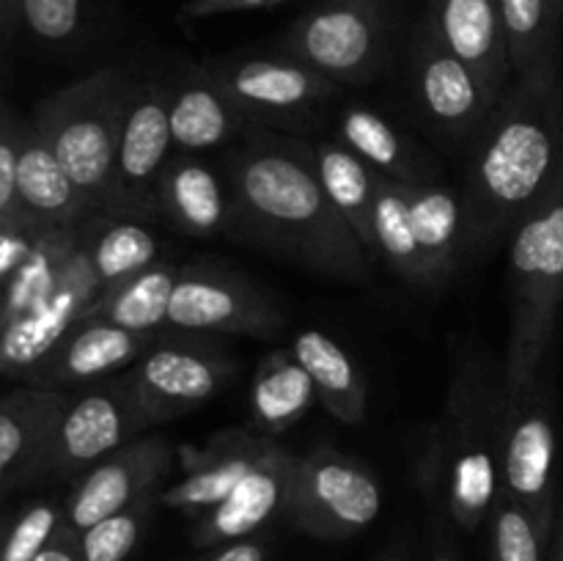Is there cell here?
<instances>
[{
  "label": "cell",
  "instance_id": "obj_1",
  "mask_svg": "<svg viewBox=\"0 0 563 561\" xmlns=\"http://www.w3.org/2000/svg\"><path fill=\"white\" fill-rule=\"evenodd\" d=\"M225 182L236 234L258 237L330 278L361 284L372 275L374 256L324 193L306 141L247 127L225 154Z\"/></svg>",
  "mask_w": 563,
  "mask_h": 561
},
{
  "label": "cell",
  "instance_id": "obj_2",
  "mask_svg": "<svg viewBox=\"0 0 563 561\" xmlns=\"http://www.w3.org/2000/svg\"><path fill=\"white\" fill-rule=\"evenodd\" d=\"M563 174V91L559 61L511 80L473 138L462 207L465 253L511 237Z\"/></svg>",
  "mask_w": 563,
  "mask_h": 561
},
{
  "label": "cell",
  "instance_id": "obj_3",
  "mask_svg": "<svg viewBox=\"0 0 563 561\" xmlns=\"http://www.w3.org/2000/svg\"><path fill=\"white\" fill-rule=\"evenodd\" d=\"M500 416L504 374L489 366L487 355L465 352L418 468L423 495L443 501L465 531H476L500 493Z\"/></svg>",
  "mask_w": 563,
  "mask_h": 561
},
{
  "label": "cell",
  "instance_id": "obj_4",
  "mask_svg": "<svg viewBox=\"0 0 563 561\" xmlns=\"http://www.w3.org/2000/svg\"><path fill=\"white\" fill-rule=\"evenodd\" d=\"M509 297L511 330L500 366L504 394L531 383L553 350L563 302V174L511 231Z\"/></svg>",
  "mask_w": 563,
  "mask_h": 561
},
{
  "label": "cell",
  "instance_id": "obj_5",
  "mask_svg": "<svg viewBox=\"0 0 563 561\" xmlns=\"http://www.w3.org/2000/svg\"><path fill=\"white\" fill-rule=\"evenodd\" d=\"M132 86L121 69H99L38 110L36 130L47 138L93 215H110L115 152Z\"/></svg>",
  "mask_w": 563,
  "mask_h": 561
},
{
  "label": "cell",
  "instance_id": "obj_6",
  "mask_svg": "<svg viewBox=\"0 0 563 561\" xmlns=\"http://www.w3.org/2000/svg\"><path fill=\"white\" fill-rule=\"evenodd\" d=\"M555 372L548 358L531 383L504 394L500 416V493L531 512L548 539L555 528Z\"/></svg>",
  "mask_w": 563,
  "mask_h": 561
},
{
  "label": "cell",
  "instance_id": "obj_7",
  "mask_svg": "<svg viewBox=\"0 0 563 561\" xmlns=\"http://www.w3.org/2000/svg\"><path fill=\"white\" fill-rule=\"evenodd\" d=\"M390 0H322L280 38L289 58L339 86L363 82L388 61Z\"/></svg>",
  "mask_w": 563,
  "mask_h": 561
},
{
  "label": "cell",
  "instance_id": "obj_8",
  "mask_svg": "<svg viewBox=\"0 0 563 561\" xmlns=\"http://www.w3.org/2000/svg\"><path fill=\"white\" fill-rule=\"evenodd\" d=\"M383 490L374 473L335 446L319 443L295 457L284 520L317 539H350L379 515Z\"/></svg>",
  "mask_w": 563,
  "mask_h": 561
},
{
  "label": "cell",
  "instance_id": "obj_9",
  "mask_svg": "<svg viewBox=\"0 0 563 561\" xmlns=\"http://www.w3.org/2000/svg\"><path fill=\"white\" fill-rule=\"evenodd\" d=\"M231 374L234 358L220 341L179 330V336L154 341L126 377L146 427H157L218 396Z\"/></svg>",
  "mask_w": 563,
  "mask_h": 561
},
{
  "label": "cell",
  "instance_id": "obj_10",
  "mask_svg": "<svg viewBox=\"0 0 563 561\" xmlns=\"http://www.w3.org/2000/svg\"><path fill=\"white\" fill-rule=\"evenodd\" d=\"M146 429L132 399L130 377L97 385L77 399L69 396L33 476H82Z\"/></svg>",
  "mask_w": 563,
  "mask_h": 561
},
{
  "label": "cell",
  "instance_id": "obj_11",
  "mask_svg": "<svg viewBox=\"0 0 563 561\" xmlns=\"http://www.w3.org/2000/svg\"><path fill=\"white\" fill-rule=\"evenodd\" d=\"M201 66L223 88L247 127L262 130L306 121L339 94V82L289 55L207 61Z\"/></svg>",
  "mask_w": 563,
  "mask_h": 561
},
{
  "label": "cell",
  "instance_id": "obj_12",
  "mask_svg": "<svg viewBox=\"0 0 563 561\" xmlns=\"http://www.w3.org/2000/svg\"><path fill=\"white\" fill-rule=\"evenodd\" d=\"M170 157L168 86L135 82L121 121L110 215L148 218V212H157V182Z\"/></svg>",
  "mask_w": 563,
  "mask_h": 561
},
{
  "label": "cell",
  "instance_id": "obj_13",
  "mask_svg": "<svg viewBox=\"0 0 563 561\" xmlns=\"http://www.w3.org/2000/svg\"><path fill=\"white\" fill-rule=\"evenodd\" d=\"M168 328L185 333L256 336L273 339L284 330V314L264 292L225 270L179 267L168 308Z\"/></svg>",
  "mask_w": 563,
  "mask_h": 561
},
{
  "label": "cell",
  "instance_id": "obj_14",
  "mask_svg": "<svg viewBox=\"0 0 563 561\" xmlns=\"http://www.w3.org/2000/svg\"><path fill=\"white\" fill-rule=\"evenodd\" d=\"M176 468V446L163 435L130 440L86 471L64 504V526L82 534L93 522L159 493Z\"/></svg>",
  "mask_w": 563,
  "mask_h": 561
},
{
  "label": "cell",
  "instance_id": "obj_15",
  "mask_svg": "<svg viewBox=\"0 0 563 561\" xmlns=\"http://www.w3.org/2000/svg\"><path fill=\"white\" fill-rule=\"evenodd\" d=\"M410 80L423 116L454 141H473L498 105L471 66L445 47L427 14L412 33Z\"/></svg>",
  "mask_w": 563,
  "mask_h": 561
},
{
  "label": "cell",
  "instance_id": "obj_16",
  "mask_svg": "<svg viewBox=\"0 0 563 561\" xmlns=\"http://www.w3.org/2000/svg\"><path fill=\"white\" fill-rule=\"evenodd\" d=\"M295 457L278 438L269 440L251 473L220 504L196 517L192 544L214 550L236 539L256 537L273 517H284Z\"/></svg>",
  "mask_w": 563,
  "mask_h": 561
},
{
  "label": "cell",
  "instance_id": "obj_17",
  "mask_svg": "<svg viewBox=\"0 0 563 561\" xmlns=\"http://www.w3.org/2000/svg\"><path fill=\"white\" fill-rule=\"evenodd\" d=\"M427 16L445 47L465 61L489 97L500 102L515 72L498 0H429Z\"/></svg>",
  "mask_w": 563,
  "mask_h": 561
},
{
  "label": "cell",
  "instance_id": "obj_18",
  "mask_svg": "<svg viewBox=\"0 0 563 561\" xmlns=\"http://www.w3.org/2000/svg\"><path fill=\"white\" fill-rule=\"evenodd\" d=\"M154 341L157 333H135L104 319H77L69 333L53 346V352L33 369L36 388L64 391L69 385L91 383L104 374L119 372L135 363Z\"/></svg>",
  "mask_w": 563,
  "mask_h": 561
},
{
  "label": "cell",
  "instance_id": "obj_19",
  "mask_svg": "<svg viewBox=\"0 0 563 561\" xmlns=\"http://www.w3.org/2000/svg\"><path fill=\"white\" fill-rule=\"evenodd\" d=\"M269 440L273 438L256 429H229L214 435L201 451H196L185 476L159 490V506L192 517L203 515L251 473Z\"/></svg>",
  "mask_w": 563,
  "mask_h": 561
},
{
  "label": "cell",
  "instance_id": "obj_20",
  "mask_svg": "<svg viewBox=\"0 0 563 561\" xmlns=\"http://www.w3.org/2000/svg\"><path fill=\"white\" fill-rule=\"evenodd\" d=\"M16 209L36 229H77L86 223L91 207L80 187L71 182L47 138L25 127L16 160Z\"/></svg>",
  "mask_w": 563,
  "mask_h": 561
},
{
  "label": "cell",
  "instance_id": "obj_21",
  "mask_svg": "<svg viewBox=\"0 0 563 561\" xmlns=\"http://www.w3.org/2000/svg\"><path fill=\"white\" fill-rule=\"evenodd\" d=\"M157 212L192 237L236 234V212L229 187L196 154L168 160L157 182Z\"/></svg>",
  "mask_w": 563,
  "mask_h": 561
},
{
  "label": "cell",
  "instance_id": "obj_22",
  "mask_svg": "<svg viewBox=\"0 0 563 561\" xmlns=\"http://www.w3.org/2000/svg\"><path fill=\"white\" fill-rule=\"evenodd\" d=\"M168 121L179 154L220 148L247 130V121L201 64L168 86Z\"/></svg>",
  "mask_w": 563,
  "mask_h": 561
},
{
  "label": "cell",
  "instance_id": "obj_23",
  "mask_svg": "<svg viewBox=\"0 0 563 561\" xmlns=\"http://www.w3.org/2000/svg\"><path fill=\"white\" fill-rule=\"evenodd\" d=\"M339 141L355 152L374 174L388 176L401 185L440 182V168L434 160L377 110L346 105L339 116Z\"/></svg>",
  "mask_w": 563,
  "mask_h": 561
},
{
  "label": "cell",
  "instance_id": "obj_24",
  "mask_svg": "<svg viewBox=\"0 0 563 561\" xmlns=\"http://www.w3.org/2000/svg\"><path fill=\"white\" fill-rule=\"evenodd\" d=\"M66 402L69 394L47 388H22L0 402V490L36 473Z\"/></svg>",
  "mask_w": 563,
  "mask_h": 561
},
{
  "label": "cell",
  "instance_id": "obj_25",
  "mask_svg": "<svg viewBox=\"0 0 563 561\" xmlns=\"http://www.w3.org/2000/svg\"><path fill=\"white\" fill-rule=\"evenodd\" d=\"M407 198H410L418 248L427 264L429 289H434L449 280L465 253L462 193L451 190L443 182H429V185H407Z\"/></svg>",
  "mask_w": 563,
  "mask_h": 561
},
{
  "label": "cell",
  "instance_id": "obj_26",
  "mask_svg": "<svg viewBox=\"0 0 563 561\" xmlns=\"http://www.w3.org/2000/svg\"><path fill=\"white\" fill-rule=\"evenodd\" d=\"M291 352L311 377L317 399L335 421L361 424L366 418V383L339 341L322 330H302L291 341Z\"/></svg>",
  "mask_w": 563,
  "mask_h": 561
},
{
  "label": "cell",
  "instance_id": "obj_27",
  "mask_svg": "<svg viewBox=\"0 0 563 561\" xmlns=\"http://www.w3.org/2000/svg\"><path fill=\"white\" fill-rule=\"evenodd\" d=\"M313 402L317 391L291 346L267 352L258 361L251 385V413L256 432L278 438L311 410Z\"/></svg>",
  "mask_w": 563,
  "mask_h": 561
},
{
  "label": "cell",
  "instance_id": "obj_28",
  "mask_svg": "<svg viewBox=\"0 0 563 561\" xmlns=\"http://www.w3.org/2000/svg\"><path fill=\"white\" fill-rule=\"evenodd\" d=\"M176 280H179V267L170 262H157L99 292V297L88 306L82 317L104 319V322L119 324V328L154 336L168 324V308Z\"/></svg>",
  "mask_w": 563,
  "mask_h": 561
},
{
  "label": "cell",
  "instance_id": "obj_29",
  "mask_svg": "<svg viewBox=\"0 0 563 561\" xmlns=\"http://www.w3.org/2000/svg\"><path fill=\"white\" fill-rule=\"evenodd\" d=\"M313 165L324 193L339 209L341 218L350 223L357 240L377 256L374 242V201H377V182L374 170L341 141H322L313 146Z\"/></svg>",
  "mask_w": 563,
  "mask_h": 561
},
{
  "label": "cell",
  "instance_id": "obj_30",
  "mask_svg": "<svg viewBox=\"0 0 563 561\" xmlns=\"http://www.w3.org/2000/svg\"><path fill=\"white\" fill-rule=\"evenodd\" d=\"M82 245L93 278L102 289L159 262L157 237L135 218L121 215H104V220H99L88 237L82 234Z\"/></svg>",
  "mask_w": 563,
  "mask_h": 561
},
{
  "label": "cell",
  "instance_id": "obj_31",
  "mask_svg": "<svg viewBox=\"0 0 563 561\" xmlns=\"http://www.w3.org/2000/svg\"><path fill=\"white\" fill-rule=\"evenodd\" d=\"M374 182H377V201H374V242H377V256H383L388 262V267L394 273H399L407 284L429 289L427 264H423L421 248H418L407 185L379 174H374Z\"/></svg>",
  "mask_w": 563,
  "mask_h": 561
},
{
  "label": "cell",
  "instance_id": "obj_32",
  "mask_svg": "<svg viewBox=\"0 0 563 561\" xmlns=\"http://www.w3.org/2000/svg\"><path fill=\"white\" fill-rule=\"evenodd\" d=\"M515 77L555 64L561 16L550 0H498Z\"/></svg>",
  "mask_w": 563,
  "mask_h": 561
},
{
  "label": "cell",
  "instance_id": "obj_33",
  "mask_svg": "<svg viewBox=\"0 0 563 561\" xmlns=\"http://www.w3.org/2000/svg\"><path fill=\"white\" fill-rule=\"evenodd\" d=\"M159 506V493L135 501L126 509L93 522L82 534H77L82 561H130L141 542L143 531L152 522L154 509Z\"/></svg>",
  "mask_w": 563,
  "mask_h": 561
},
{
  "label": "cell",
  "instance_id": "obj_34",
  "mask_svg": "<svg viewBox=\"0 0 563 561\" xmlns=\"http://www.w3.org/2000/svg\"><path fill=\"white\" fill-rule=\"evenodd\" d=\"M493 531V561H548L550 539L539 531L531 512L522 509L509 495L498 493L489 512Z\"/></svg>",
  "mask_w": 563,
  "mask_h": 561
},
{
  "label": "cell",
  "instance_id": "obj_35",
  "mask_svg": "<svg viewBox=\"0 0 563 561\" xmlns=\"http://www.w3.org/2000/svg\"><path fill=\"white\" fill-rule=\"evenodd\" d=\"M64 526V506L49 501L33 504L9 526L0 548V561H33Z\"/></svg>",
  "mask_w": 563,
  "mask_h": 561
},
{
  "label": "cell",
  "instance_id": "obj_36",
  "mask_svg": "<svg viewBox=\"0 0 563 561\" xmlns=\"http://www.w3.org/2000/svg\"><path fill=\"white\" fill-rule=\"evenodd\" d=\"M86 0H20V22L47 44H64L82 28Z\"/></svg>",
  "mask_w": 563,
  "mask_h": 561
},
{
  "label": "cell",
  "instance_id": "obj_37",
  "mask_svg": "<svg viewBox=\"0 0 563 561\" xmlns=\"http://www.w3.org/2000/svg\"><path fill=\"white\" fill-rule=\"evenodd\" d=\"M22 135L25 127L0 116V229L22 220L16 209V160H20Z\"/></svg>",
  "mask_w": 563,
  "mask_h": 561
},
{
  "label": "cell",
  "instance_id": "obj_38",
  "mask_svg": "<svg viewBox=\"0 0 563 561\" xmlns=\"http://www.w3.org/2000/svg\"><path fill=\"white\" fill-rule=\"evenodd\" d=\"M269 542L262 537H245L236 542L220 544L203 561H267Z\"/></svg>",
  "mask_w": 563,
  "mask_h": 561
},
{
  "label": "cell",
  "instance_id": "obj_39",
  "mask_svg": "<svg viewBox=\"0 0 563 561\" xmlns=\"http://www.w3.org/2000/svg\"><path fill=\"white\" fill-rule=\"evenodd\" d=\"M33 561H82L77 534L69 531L66 526H60L58 534L47 542V548H44Z\"/></svg>",
  "mask_w": 563,
  "mask_h": 561
},
{
  "label": "cell",
  "instance_id": "obj_40",
  "mask_svg": "<svg viewBox=\"0 0 563 561\" xmlns=\"http://www.w3.org/2000/svg\"><path fill=\"white\" fill-rule=\"evenodd\" d=\"M427 561H460L454 544H451V537L443 531V528H440V537L432 539V548H429Z\"/></svg>",
  "mask_w": 563,
  "mask_h": 561
},
{
  "label": "cell",
  "instance_id": "obj_41",
  "mask_svg": "<svg viewBox=\"0 0 563 561\" xmlns=\"http://www.w3.org/2000/svg\"><path fill=\"white\" fill-rule=\"evenodd\" d=\"M20 20V0H0V31H9Z\"/></svg>",
  "mask_w": 563,
  "mask_h": 561
},
{
  "label": "cell",
  "instance_id": "obj_42",
  "mask_svg": "<svg viewBox=\"0 0 563 561\" xmlns=\"http://www.w3.org/2000/svg\"><path fill=\"white\" fill-rule=\"evenodd\" d=\"M553 561H563V515H561V526H559V542H555V553Z\"/></svg>",
  "mask_w": 563,
  "mask_h": 561
},
{
  "label": "cell",
  "instance_id": "obj_43",
  "mask_svg": "<svg viewBox=\"0 0 563 561\" xmlns=\"http://www.w3.org/2000/svg\"><path fill=\"white\" fill-rule=\"evenodd\" d=\"M550 6H553L555 14H559L561 20H563V0H550Z\"/></svg>",
  "mask_w": 563,
  "mask_h": 561
},
{
  "label": "cell",
  "instance_id": "obj_44",
  "mask_svg": "<svg viewBox=\"0 0 563 561\" xmlns=\"http://www.w3.org/2000/svg\"><path fill=\"white\" fill-rule=\"evenodd\" d=\"M5 531H9V522H0V548H3V539H5Z\"/></svg>",
  "mask_w": 563,
  "mask_h": 561
},
{
  "label": "cell",
  "instance_id": "obj_45",
  "mask_svg": "<svg viewBox=\"0 0 563 561\" xmlns=\"http://www.w3.org/2000/svg\"><path fill=\"white\" fill-rule=\"evenodd\" d=\"M379 561H401V556H394V553H390V556H385V559H379Z\"/></svg>",
  "mask_w": 563,
  "mask_h": 561
}]
</instances>
